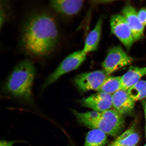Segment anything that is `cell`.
I'll list each match as a JSON object with an SVG mask.
<instances>
[{
  "label": "cell",
  "instance_id": "8fae6325",
  "mask_svg": "<svg viewBox=\"0 0 146 146\" xmlns=\"http://www.w3.org/2000/svg\"><path fill=\"white\" fill-rule=\"evenodd\" d=\"M52 8L56 12L68 16L78 13L84 4L83 1L59 0L52 1L50 2Z\"/></svg>",
  "mask_w": 146,
  "mask_h": 146
},
{
  "label": "cell",
  "instance_id": "6da1fadb",
  "mask_svg": "<svg viewBox=\"0 0 146 146\" xmlns=\"http://www.w3.org/2000/svg\"><path fill=\"white\" fill-rule=\"evenodd\" d=\"M58 38L57 27L54 18L44 13L34 14L27 18L23 25L22 47L29 55L46 57L55 50Z\"/></svg>",
  "mask_w": 146,
  "mask_h": 146
},
{
  "label": "cell",
  "instance_id": "ac0fdd59",
  "mask_svg": "<svg viewBox=\"0 0 146 146\" xmlns=\"http://www.w3.org/2000/svg\"><path fill=\"white\" fill-rule=\"evenodd\" d=\"M138 16L140 21L144 26L146 25V8H142L138 12Z\"/></svg>",
  "mask_w": 146,
  "mask_h": 146
},
{
  "label": "cell",
  "instance_id": "ba28073f",
  "mask_svg": "<svg viewBox=\"0 0 146 146\" xmlns=\"http://www.w3.org/2000/svg\"><path fill=\"white\" fill-rule=\"evenodd\" d=\"M80 103L83 106L93 111L103 112L112 107V95L98 92L83 98Z\"/></svg>",
  "mask_w": 146,
  "mask_h": 146
},
{
  "label": "cell",
  "instance_id": "ffe728a7",
  "mask_svg": "<svg viewBox=\"0 0 146 146\" xmlns=\"http://www.w3.org/2000/svg\"><path fill=\"white\" fill-rule=\"evenodd\" d=\"M142 106H143L144 112H145V119L146 120V100H143L142 102Z\"/></svg>",
  "mask_w": 146,
  "mask_h": 146
},
{
  "label": "cell",
  "instance_id": "9c48e42d",
  "mask_svg": "<svg viewBox=\"0 0 146 146\" xmlns=\"http://www.w3.org/2000/svg\"><path fill=\"white\" fill-rule=\"evenodd\" d=\"M135 102L125 89H120L112 95V107L123 116L132 113Z\"/></svg>",
  "mask_w": 146,
  "mask_h": 146
},
{
  "label": "cell",
  "instance_id": "277c9868",
  "mask_svg": "<svg viewBox=\"0 0 146 146\" xmlns=\"http://www.w3.org/2000/svg\"><path fill=\"white\" fill-rule=\"evenodd\" d=\"M133 59L120 46L110 49L102 64L103 70L110 76L113 72L132 63Z\"/></svg>",
  "mask_w": 146,
  "mask_h": 146
},
{
  "label": "cell",
  "instance_id": "44dd1931",
  "mask_svg": "<svg viewBox=\"0 0 146 146\" xmlns=\"http://www.w3.org/2000/svg\"><path fill=\"white\" fill-rule=\"evenodd\" d=\"M145 136H146V125L145 128Z\"/></svg>",
  "mask_w": 146,
  "mask_h": 146
},
{
  "label": "cell",
  "instance_id": "5bb4252c",
  "mask_svg": "<svg viewBox=\"0 0 146 146\" xmlns=\"http://www.w3.org/2000/svg\"><path fill=\"white\" fill-rule=\"evenodd\" d=\"M135 125L133 124L108 146H136L139 141L140 137L135 130Z\"/></svg>",
  "mask_w": 146,
  "mask_h": 146
},
{
  "label": "cell",
  "instance_id": "52a82bcc",
  "mask_svg": "<svg viewBox=\"0 0 146 146\" xmlns=\"http://www.w3.org/2000/svg\"><path fill=\"white\" fill-rule=\"evenodd\" d=\"M78 121L89 128L98 129L108 135L111 136H117L122 131L115 126L112 122L102 112L98 117L90 119H80Z\"/></svg>",
  "mask_w": 146,
  "mask_h": 146
},
{
  "label": "cell",
  "instance_id": "8992f818",
  "mask_svg": "<svg viewBox=\"0 0 146 146\" xmlns=\"http://www.w3.org/2000/svg\"><path fill=\"white\" fill-rule=\"evenodd\" d=\"M110 25L111 31L126 48L130 49L135 41L131 29L123 15L115 14L111 17Z\"/></svg>",
  "mask_w": 146,
  "mask_h": 146
},
{
  "label": "cell",
  "instance_id": "7402d4cb",
  "mask_svg": "<svg viewBox=\"0 0 146 146\" xmlns=\"http://www.w3.org/2000/svg\"><path fill=\"white\" fill-rule=\"evenodd\" d=\"M144 146H146V144H145V145H144Z\"/></svg>",
  "mask_w": 146,
  "mask_h": 146
},
{
  "label": "cell",
  "instance_id": "7a4b0ae2",
  "mask_svg": "<svg viewBox=\"0 0 146 146\" xmlns=\"http://www.w3.org/2000/svg\"><path fill=\"white\" fill-rule=\"evenodd\" d=\"M36 75L33 63L28 59L18 63L3 85L5 94L26 104L33 102L32 87Z\"/></svg>",
  "mask_w": 146,
  "mask_h": 146
},
{
  "label": "cell",
  "instance_id": "7c38bea8",
  "mask_svg": "<svg viewBox=\"0 0 146 146\" xmlns=\"http://www.w3.org/2000/svg\"><path fill=\"white\" fill-rule=\"evenodd\" d=\"M146 75V66H131L127 72L121 76L122 89L128 90Z\"/></svg>",
  "mask_w": 146,
  "mask_h": 146
},
{
  "label": "cell",
  "instance_id": "2e32d148",
  "mask_svg": "<svg viewBox=\"0 0 146 146\" xmlns=\"http://www.w3.org/2000/svg\"><path fill=\"white\" fill-rule=\"evenodd\" d=\"M121 76H108L106 79L98 92L112 95L122 89Z\"/></svg>",
  "mask_w": 146,
  "mask_h": 146
},
{
  "label": "cell",
  "instance_id": "9a60e30c",
  "mask_svg": "<svg viewBox=\"0 0 146 146\" xmlns=\"http://www.w3.org/2000/svg\"><path fill=\"white\" fill-rule=\"evenodd\" d=\"M108 142L105 133L98 129H91L87 133L84 146H104Z\"/></svg>",
  "mask_w": 146,
  "mask_h": 146
},
{
  "label": "cell",
  "instance_id": "3957f363",
  "mask_svg": "<svg viewBox=\"0 0 146 146\" xmlns=\"http://www.w3.org/2000/svg\"><path fill=\"white\" fill-rule=\"evenodd\" d=\"M86 55L82 50L69 55L46 78L42 86L41 90H44L64 74L78 68L86 59Z\"/></svg>",
  "mask_w": 146,
  "mask_h": 146
},
{
  "label": "cell",
  "instance_id": "5b68a950",
  "mask_svg": "<svg viewBox=\"0 0 146 146\" xmlns=\"http://www.w3.org/2000/svg\"><path fill=\"white\" fill-rule=\"evenodd\" d=\"M109 76L103 70L94 71L78 75L74 78V83L82 92L98 91Z\"/></svg>",
  "mask_w": 146,
  "mask_h": 146
},
{
  "label": "cell",
  "instance_id": "4fadbf2b",
  "mask_svg": "<svg viewBox=\"0 0 146 146\" xmlns=\"http://www.w3.org/2000/svg\"><path fill=\"white\" fill-rule=\"evenodd\" d=\"M103 21L98 20L94 29L89 33L86 39L82 50L85 54L94 52L98 48L101 36Z\"/></svg>",
  "mask_w": 146,
  "mask_h": 146
},
{
  "label": "cell",
  "instance_id": "d6986e66",
  "mask_svg": "<svg viewBox=\"0 0 146 146\" xmlns=\"http://www.w3.org/2000/svg\"><path fill=\"white\" fill-rule=\"evenodd\" d=\"M17 141H9L5 140H1L0 142V146H13L14 144L17 142Z\"/></svg>",
  "mask_w": 146,
  "mask_h": 146
},
{
  "label": "cell",
  "instance_id": "e0dca14e",
  "mask_svg": "<svg viewBox=\"0 0 146 146\" xmlns=\"http://www.w3.org/2000/svg\"><path fill=\"white\" fill-rule=\"evenodd\" d=\"M127 90L135 102L145 99L146 98V80H140Z\"/></svg>",
  "mask_w": 146,
  "mask_h": 146
},
{
  "label": "cell",
  "instance_id": "30bf717a",
  "mask_svg": "<svg viewBox=\"0 0 146 146\" xmlns=\"http://www.w3.org/2000/svg\"><path fill=\"white\" fill-rule=\"evenodd\" d=\"M122 13L130 27L135 41H138L143 36L145 26L139 19L138 13L130 5H125Z\"/></svg>",
  "mask_w": 146,
  "mask_h": 146
}]
</instances>
